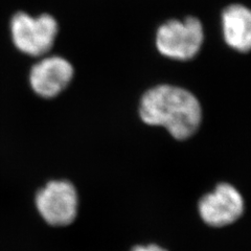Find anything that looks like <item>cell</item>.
<instances>
[{
	"instance_id": "5b68a950",
	"label": "cell",
	"mask_w": 251,
	"mask_h": 251,
	"mask_svg": "<svg viewBox=\"0 0 251 251\" xmlns=\"http://www.w3.org/2000/svg\"><path fill=\"white\" fill-rule=\"evenodd\" d=\"M199 214L207 225L223 227L232 224L244 213V199L229 183H220L214 192L200 199Z\"/></svg>"
},
{
	"instance_id": "277c9868",
	"label": "cell",
	"mask_w": 251,
	"mask_h": 251,
	"mask_svg": "<svg viewBox=\"0 0 251 251\" xmlns=\"http://www.w3.org/2000/svg\"><path fill=\"white\" fill-rule=\"evenodd\" d=\"M78 198L75 185L67 180H53L37 193L36 206L46 223L72 224L77 214Z\"/></svg>"
},
{
	"instance_id": "6da1fadb",
	"label": "cell",
	"mask_w": 251,
	"mask_h": 251,
	"mask_svg": "<svg viewBox=\"0 0 251 251\" xmlns=\"http://www.w3.org/2000/svg\"><path fill=\"white\" fill-rule=\"evenodd\" d=\"M139 116L150 126H161L179 140L193 136L200 127L202 109L198 99L183 88L159 85L140 100Z\"/></svg>"
},
{
	"instance_id": "52a82bcc",
	"label": "cell",
	"mask_w": 251,
	"mask_h": 251,
	"mask_svg": "<svg viewBox=\"0 0 251 251\" xmlns=\"http://www.w3.org/2000/svg\"><path fill=\"white\" fill-rule=\"evenodd\" d=\"M226 44L240 52H248L251 46V13L243 4L226 6L221 15Z\"/></svg>"
},
{
	"instance_id": "ba28073f",
	"label": "cell",
	"mask_w": 251,
	"mask_h": 251,
	"mask_svg": "<svg viewBox=\"0 0 251 251\" xmlns=\"http://www.w3.org/2000/svg\"><path fill=\"white\" fill-rule=\"evenodd\" d=\"M132 251H168L161 248L158 245H148V246H136L132 249Z\"/></svg>"
},
{
	"instance_id": "3957f363",
	"label": "cell",
	"mask_w": 251,
	"mask_h": 251,
	"mask_svg": "<svg viewBox=\"0 0 251 251\" xmlns=\"http://www.w3.org/2000/svg\"><path fill=\"white\" fill-rule=\"evenodd\" d=\"M204 40L201 21L196 17L171 19L161 25L156 34V47L164 57L186 61L197 56Z\"/></svg>"
},
{
	"instance_id": "8992f818",
	"label": "cell",
	"mask_w": 251,
	"mask_h": 251,
	"mask_svg": "<svg viewBox=\"0 0 251 251\" xmlns=\"http://www.w3.org/2000/svg\"><path fill=\"white\" fill-rule=\"evenodd\" d=\"M74 76V67L61 57L42 59L31 67L29 84L39 97L52 99L64 90Z\"/></svg>"
},
{
	"instance_id": "7a4b0ae2",
	"label": "cell",
	"mask_w": 251,
	"mask_h": 251,
	"mask_svg": "<svg viewBox=\"0 0 251 251\" xmlns=\"http://www.w3.org/2000/svg\"><path fill=\"white\" fill-rule=\"evenodd\" d=\"M10 28L14 45L31 57H40L49 52L59 33L57 20L49 14L33 17L19 12L13 16Z\"/></svg>"
}]
</instances>
